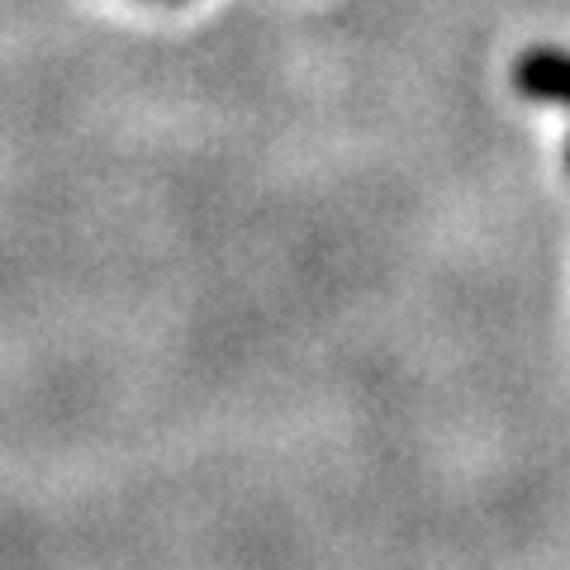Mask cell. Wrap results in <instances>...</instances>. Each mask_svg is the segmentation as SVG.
Returning <instances> with one entry per match:
<instances>
[{"label":"cell","mask_w":570,"mask_h":570,"mask_svg":"<svg viewBox=\"0 0 570 570\" xmlns=\"http://www.w3.org/2000/svg\"><path fill=\"white\" fill-rule=\"evenodd\" d=\"M163 6H176V0H163Z\"/></svg>","instance_id":"3"},{"label":"cell","mask_w":570,"mask_h":570,"mask_svg":"<svg viewBox=\"0 0 570 570\" xmlns=\"http://www.w3.org/2000/svg\"><path fill=\"white\" fill-rule=\"evenodd\" d=\"M176 6H181V0H176Z\"/></svg>","instance_id":"4"},{"label":"cell","mask_w":570,"mask_h":570,"mask_svg":"<svg viewBox=\"0 0 570 570\" xmlns=\"http://www.w3.org/2000/svg\"><path fill=\"white\" fill-rule=\"evenodd\" d=\"M566 171H570V142H566Z\"/></svg>","instance_id":"2"},{"label":"cell","mask_w":570,"mask_h":570,"mask_svg":"<svg viewBox=\"0 0 570 570\" xmlns=\"http://www.w3.org/2000/svg\"><path fill=\"white\" fill-rule=\"evenodd\" d=\"M513 91L523 100L570 105V52L561 48H528L513 62Z\"/></svg>","instance_id":"1"}]
</instances>
